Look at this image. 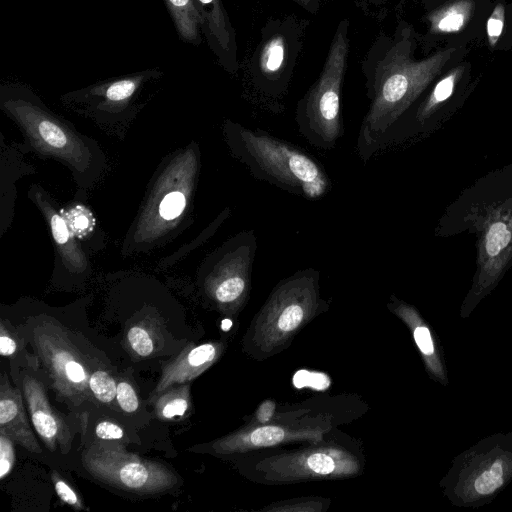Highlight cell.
Returning <instances> with one entry per match:
<instances>
[{
    "instance_id": "6da1fadb",
    "label": "cell",
    "mask_w": 512,
    "mask_h": 512,
    "mask_svg": "<svg viewBox=\"0 0 512 512\" xmlns=\"http://www.w3.org/2000/svg\"><path fill=\"white\" fill-rule=\"evenodd\" d=\"M418 47L417 31L401 22L365 69L370 105L355 146L363 162L386 146L392 130L430 86L469 52L467 45H446L419 59Z\"/></svg>"
},
{
    "instance_id": "7a4b0ae2",
    "label": "cell",
    "mask_w": 512,
    "mask_h": 512,
    "mask_svg": "<svg viewBox=\"0 0 512 512\" xmlns=\"http://www.w3.org/2000/svg\"><path fill=\"white\" fill-rule=\"evenodd\" d=\"M474 236L476 269L460 308L465 319L491 294L512 266V163L462 189L438 219L434 234Z\"/></svg>"
},
{
    "instance_id": "3957f363",
    "label": "cell",
    "mask_w": 512,
    "mask_h": 512,
    "mask_svg": "<svg viewBox=\"0 0 512 512\" xmlns=\"http://www.w3.org/2000/svg\"><path fill=\"white\" fill-rule=\"evenodd\" d=\"M229 141L234 155L259 181L307 200H318L331 189L321 163L285 140L259 129L231 124Z\"/></svg>"
},
{
    "instance_id": "277c9868",
    "label": "cell",
    "mask_w": 512,
    "mask_h": 512,
    "mask_svg": "<svg viewBox=\"0 0 512 512\" xmlns=\"http://www.w3.org/2000/svg\"><path fill=\"white\" fill-rule=\"evenodd\" d=\"M511 482L512 432H498L457 455L440 487L454 506L478 508L492 502Z\"/></svg>"
},
{
    "instance_id": "5b68a950",
    "label": "cell",
    "mask_w": 512,
    "mask_h": 512,
    "mask_svg": "<svg viewBox=\"0 0 512 512\" xmlns=\"http://www.w3.org/2000/svg\"><path fill=\"white\" fill-rule=\"evenodd\" d=\"M348 28L347 20L339 23L319 77L296 107L299 133L323 150L334 148L343 135L341 91L349 54Z\"/></svg>"
},
{
    "instance_id": "8992f818",
    "label": "cell",
    "mask_w": 512,
    "mask_h": 512,
    "mask_svg": "<svg viewBox=\"0 0 512 512\" xmlns=\"http://www.w3.org/2000/svg\"><path fill=\"white\" fill-rule=\"evenodd\" d=\"M319 278L318 270L305 268L274 287L254 322L252 340L261 352L284 344L316 314L322 304Z\"/></svg>"
},
{
    "instance_id": "52a82bcc",
    "label": "cell",
    "mask_w": 512,
    "mask_h": 512,
    "mask_svg": "<svg viewBox=\"0 0 512 512\" xmlns=\"http://www.w3.org/2000/svg\"><path fill=\"white\" fill-rule=\"evenodd\" d=\"M472 63L464 59L443 73L390 133L391 143L424 137L440 128L466 102L479 79Z\"/></svg>"
},
{
    "instance_id": "ba28073f",
    "label": "cell",
    "mask_w": 512,
    "mask_h": 512,
    "mask_svg": "<svg viewBox=\"0 0 512 512\" xmlns=\"http://www.w3.org/2000/svg\"><path fill=\"white\" fill-rule=\"evenodd\" d=\"M494 0H423L425 30L418 46L428 55L446 45L482 41Z\"/></svg>"
},
{
    "instance_id": "9c48e42d",
    "label": "cell",
    "mask_w": 512,
    "mask_h": 512,
    "mask_svg": "<svg viewBox=\"0 0 512 512\" xmlns=\"http://www.w3.org/2000/svg\"><path fill=\"white\" fill-rule=\"evenodd\" d=\"M359 468L354 455L336 447L281 454L264 459L257 465L266 479L276 482L343 478L358 473Z\"/></svg>"
},
{
    "instance_id": "30bf717a",
    "label": "cell",
    "mask_w": 512,
    "mask_h": 512,
    "mask_svg": "<svg viewBox=\"0 0 512 512\" xmlns=\"http://www.w3.org/2000/svg\"><path fill=\"white\" fill-rule=\"evenodd\" d=\"M91 448L84 462L95 476L119 488L137 492H156L168 488L174 476L163 466L143 461L118 449Z\"/></svg>"
},
{
    "instance_id": "8fae6325",
    "label": "cell",
    "mask_w": 512,
    "mask_h": 512,
    "mask_svg": "<svg viewBox=\"0 0 512 512\" xmlns=\"http://www.w3.org/2000/svg\"><path fill=\"white\" fill-rule=\"evenodd\" d=\"M256 250L257 237L253 229L239 233L229 242L213 286L217 303L231 310L244 304L251 288Z\"/></svg>"
},
{
    "instance_id": "7c38bea8",
    "label": "cell",
    "mask_w": 512,
    "mask_h": 512,
    "mask_svg": "<svg viewBox=\"0 0 512 512\" xmlns=\"http://www.w3.org/2000/svg\"><path fill=\"white\" fill-rule=\"evenodd\" d=\"M389 307L410 328L429 376L446 386L449 383V378L444 351L431 326L414 306L396 297L391 298Z\"/></svg>"
},
{
    "instance_id": "4fadbf2b",
    "label": "cell",
    "mask_w": 512,
    "mask_h": 512,
    "mask_svg": "<svg viewBox=\"0 0 512 512\" xmlns=\"http://www.w3.org/2000/svg\"><path fill=\"white\" fill-rule=\"evenodd\" d=\"M202 21V31L219 60L235 64V32L222 0H193Z\"/></svg>"
},
{
    "instance_id": "5bb4252c",
    "label": "cell",
    "mask_w": 512,
    "mask_h": 512,
    "mask_svg": "<svg viewBox=\"0 0 512 512\" xmlns=\"http://www.w3.org/2000/svg\"><path fill=\"white\" fill-rule=\"evenodd\" d=\"M322 432L313 429H291L277 425L255 427L251 430L233 434L214 445L220 453L242 452L256 448L269 447L287 441H318Z\"/></svg>"
},
{
    "instance_id": "9a60e30c",
    "label": "cell",
    "mask_w": 512,
    "mask_h": 512,
    "mask_svg": "<svg viewBox=\"0 0 512 512\" xmlns=\"http://www.w3.org/2000/svg\"><path fill=\"white\" fill-rule=\"evenodd\" d=\"M23 387L33 426L46 446L53 450L63 425L52 411L44 390L36 379L26 378Z\"/></svg>"
},
{
    "instance_id": "2e32d148",
    "label": "cell",
    "mask_w": 512,
    "mask_h": 512,
    "mask_svg": "<svg viewBox=\"0 0 512 512\" xmlns=\"http://www.w3.org/2000/svg\"><path fill=\"white\" fill-rule=\"evenodd\" d=\"M0 426L1 431L31 452H41L28 426L19 391L5 383L1 385Z\"/></svg>"
},
{
    "instance_id": "e0dca14e",
    "label": "cell",
    "mask_w": 512,
    "mask_h": 512,
    "mask_svg": "<svg viewBox=\"0 0 512 512\" xmlns=\"http://www.w3.org/2000/svg\"><path fill=\"white\" fill-rule=\"evenodd\" d=\"M218 349L214 344L205 343L182 355L163 373L155 394L164 392L173 384L184 383L201 374L216 359Z\"/></svg>"
},
{
    "instance_id": "ac0fdd59",
    "label": "cell",
    "mask_w": 512,
    "mask_h": 512,
    "mask_svg": "<svg viewBox=\"0 0 512 512\" xmlns=\"http://www.w3.org/2000/svg\"><path fill=\"white\" fill-rule=\"evenodd\" d=\"M482 41L492 53L512 50V1H493Z\"/></svg>"
},
{
    "instance_id": "d6986e66",
    "label": "cell",
    "mask_w": 512,
    "mask_h": 512,
    "mask_svg": "<svg viewBox=\"0 0 512 512\" xmlns=\"http://www.w3.org/2000/svg\"><path fill=\"white\" fill-rule=\"evenodd\" d=\"M176 30L185 42H201L202 21L193 0H163Z\"/></svg>"
},
{
    "instance_id": "ffe728a7",
    "label": "cell",
    "mask_w": 512,
    "mask_h": 512,
    "mask_svg": "<svg viewBox=\"0 0 512 512\" xmlns=\"http://www.w3.org/2000/svg\"><path fill=\"white\" fill-rule=\"evenodd\" d=\"M287 41L282 34L271 35L263 44L259 67L266 78H276L282 71L287 57Z\"/></svg>"
},
{
    "instance_id": "44dd1931",
    "label": "cell",
    "mask_w": 512,
    "mask_h": 512,
    "mask_svg": "<svg viewBox=\"0 0 512 512\" xmlns=\"http://www.w3.org/2000/svg\"><path fill=\"white\" fill-rule=\"evenodd\" d=\"M143 77L144 73L113 81L106 86L103 94L111 102L127 100L136 92Z\"/></svg>"
},
{
    "instance_id": "7402d4cb",
    "label": "cell",
    "mask_w": 512,
    "mask_h": 512,
    "mask_svg": "<svg viewBox=\"0 0 512 512\" xmlns=\"http://www.w3.org/2000/svg\"><path fill=\"white\" fill-rule=\"evenodd\" d=\"M62 215L71 234L77 237L87 235L93 228V217L90 211L83 206H76L66 212H62Z\"/></svg>"
},
{
    "instance_id": "603a6c76",
    "label": "cell",
    "mask_w": 512,
    "mask_h": 512,
    "mask_svg": "<svg viewBox=\"0 0 512 512\" xmlns=\"http://www.w3.org/2000/svg\"><path fill=\"white\" fill-rule=\"evenodd\" d=\"M54 366L59 373L65 375L69 382L79 385L86 383L87 376L84 367L69 353L60 352L55 355Z\"/></svg>"
},
{
    "instance_id": "cb8c5ba5",
    "label": "cell",
    "mask_w": 512,
    "mask_h": 512,
    "mask_svg": "<svg viewBox=\"0 0 512 512\" xmlns=\"http://www.w3.org/2000/svg\"><path fill=\"white\" fill-rule=\"evenodd\" d=\"M89 387L101 402H111L116 398L117 384L105 371H95L89 378Z\"/></svg>"
},
{
    "instance_id": "d4e9b609",
    "label": "cell",
    "mask_w": 512,
    "mask_h": 512,
    "mask_svg": "<svg viewBox=\"0 0 512 512\" xmlns=\"http://www.w3.org/2000/svg\"><path fill=\"white\" fill-rule=\"evenodd\" d=\"M330 379L324 373L300 370L293 377V384L297 388L311 387L316 390H324L330 386Z\"/></svg>"
},
{
    "instance_id": "484cf974",
    "label": "cell",
    "mask_w": 512,
    "mask_h": 512,
    "mask_svg": "<svg viewBox=\"0 0 512 512\" xmlns=\"http://www.w3.org/2000/svg\"><path fill=\"white\" fill-rule=\"evenodd\" d=\"M185 197L181 192L174 191L167 194L160 203L159 212L161 217L171 220L178 217L185 207Z\"/></svg>"
},
{
    "instance_id": "4316f807",
    "label": "cell",
    "mask_w": 512,
    "mask_h": 512,
    "mask_svg": "<svg viewBox=\"0 0 512 512\" xmlns=\"http://www.w3.org/2000/svg\"><path fill=\"white\" fill-rule=\"evenodd\" d=\"M132 349L140 356H148L153 352V342L148 332L139 327H132L127 334Z\"/></svg>"
},
{
    "instance_id": "83f0119b",
    "label": "cell",
    "mask_w": 512,
    "mask_h": 512,
    "mask_svg": "<svg viewBox=\"0 0 512 512\" xmlns=\"http://www.w3.org/2000/svg\"><path fill=\"white\" fill-rule=\"evenodd\" d=\"M15 461V453L11 438L1 431L0 436V478L3 479L11 471Z\"/></svg>"
},
{
    "instance_id": "f1b7e54d",
    "label": "cell",
    "mask_w": 512,
    "mask_h": 512,
    "mask_svg": "<svg viewBox=\"0 0 512 512\" xmlns=\"http://www.w3.org/2000/svg\"><path fill=\"white\" fill-rule=\"evenodd\" d=\"M39 133L46 143L53 147L61 148L67 143L63 131L54 123L43 120L38 124Z\"/></svg>"
},
{
    "instance_id": "f546056e",
    "label": "cell",
    "mask_w": 512,
    "mask_h": 512,
    "mask_svg": "<svg viewBox=\"0 0 512 512\" xmlns=\"http://www.w3.org/2000/svg\"><path fill=\"white\" fill-rule=\"evenodd\" d=\"M116 399L122 410L131 413L137 410L139 402L135 390L127 382L117 384Z\"/></svg>"
},
{
    "instance_id": "4dcf8cb0",
    "label": "cell",
    "mask_w": 512,
    "mask_h": 512,
    "mask_svg": "<svg viewBox=\"0 0 512 512\" xmlns=\"http://www.w3.org/2000/svg\"><path fill=\"white\" fill-rule=\"evenodd\" d=\"M188 409V402L184 397H174L167 401L161 410V415L164 418H173L175 416L183 415Z\"/></svg>"
},
{
    "instance_id": "1f68e13d",
    "label": "cell",
    "mask_w": 512,
    "mask_h": 512,
    "mask_svg": "<svg viewBox=\"0 0 512 512\" xmlns=\"http://www.w3.org/2000/svg\"><path fill=\"white\" fill-rule=\"evenodd\" d=\"M55 490L59 498L70 506L81 508V503L74 490L63 480H54Z\"/></svg>"
},
{
    "instance_id": "d6a6232c",
    "label": "cell",
    "mask_w": 512,
    "mask_h": 512,
    "mask_svg": "<svg viewBox=\"0 0 512 512\" xmlns=\"http://www.w3.org/2000/svg\"><path fill=\"white\" fill-rule=\"evenodd\" d=\"M50 223L54 240L59 244L66 243L70 237L71 232L64 218L58 214H54L51 217Z\"/></svg>"
},
{
    "instance_id": "836d02e7",
    "label": "cell",
    "mask_w": 512,
    "mask_h": 512,
    "mask_svg": "<svg viewBox=\"0 0 512 512\" xmlns=\"http://www.w3.org/2000/svg\"><path fill=\"white\" fill-rule=\"evenodd\" d=\"M96 435L105 440L120 439L123 436V430L113 422H100L95 428Z\"/></svg>"
},
{
    "instance_id": "e575fe53",
    "label": "cell",
    "mask_w": 512,
    "mask_h": 512,
    "mask_svg": "<svg viewBox=\"0 0 512 512\" xmlns=\"http://www.w3.org/2000/svg\"><path fill=\"white\" fill-rule=\"evenodd\" d=\"M275 407L276 405L274 401L265 400L257 409V420L262 424L267 423L273 416Z\"/></svg>"
},
{
    "instance_id": "d590c367",
    "label": "cell",
    "mask_w": 512,
    "mask_h": 512,
    "mask_svg": "<svg viewBox=\"0 0 512 512\" xmlns=\"http://www.w3.org/2000/svg\"><path fill=\"white\" fill-rule=\"evenodd\" d=\"M16 342L5 334L0 335V353L2 356H9L16 351Z\"/></svg>"
},
{
    "instance_id": "8d00e7d4",
    "label": "cell",
    "mask_w": 512,
    "mask_h": 512,
    "mask_svg": "<svg viewBox=\"0 0 512 512\" xmlns=\"http://www.w3.org/2000/svg\"><path fill=\"white\" fill-rule=\"evenodd\" d=\"M298 5H301L305 9H310L312 7L313 0H293Z\"/></svg>"
}]
</instances>
